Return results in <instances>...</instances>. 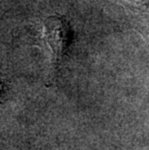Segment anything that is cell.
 Masks as SVG:
<instances>
[{"instance_id": "1", "label": "cell", "mask_w": 149, "mask_h": 150, "mask_svg": "<svg viewBox=\"0 0 149 150\" xmlns=\"http://www.w3.org/2000/svg\"><path fill=\"white\" fill-rule=\"evenodd\" d=\"M43 38L52 55V71L58 69L67 52L72 31L67 20L60 16H50L43 21Z\"/></svg>"}, {"instance_id": "2", "label": "cell", "mask_w": 149, "mask_h": 150, "mask_svg": "<svg viewBox=\"0 0 149 150\" xmlns=\"http://www.w3.org/2000/svg\"><path fill=\"white\" fill-rule=\"evenodd\" d=\"M1 88H2V83H1V81H0V95H1Z\"/></svg>"}]
</instances>
